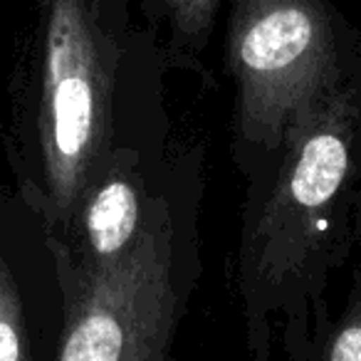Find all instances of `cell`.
Listing matches in <instances>:
<instances>
[{
    "label": "cell",
    "instance_id": "obj_1",
    "mask_svg": "<svg viewBox=\"0 0 361 361\" xmlns=\"http://www.w3.org/2000/svg\"><path fill=\"white\" fill-rule=\"evenodd\" d=\"M361 186V90L344 85L287 131L270 183L247 213L238 292L252 361H270L272 317L295 314L319 282L329 235Z\"/></svg>",
    "mask_w": 361,
    "mask_h": 361
},
{
    "label": "cell",
    "instance_id": "obj_2",
    "mask_svg": "<svg viewBox=\"0 0 361 361\" xmlns=\"http://www.w3.org/2000/svg\"><path fill=\"white\" fill-rule=\"evenodd\" d=\"M35 126L42 216L70 238L111 154V55L85 0L50 3Z\"/></svg>",
    "mask_w": 361,
    "mask_h": 361
},
{
    "label": "cell",
    "instance_id": "obj_3",
    "mask_svg": "<svg viewBox=\"0 0 361 361\" xmlns=\"http://www.w3.org/2000/svg\"><path fill=\"white\" fill-rule=\"evenodd\" d=\"M228 57L238 85V146L260 156H275L292 124L346 85L322 0H235Z\"/></svg>",
    "mask_w": 361,
    "mask_h": 361
},
{
    "label": "cell",
    "instance_id": "obj_4",
    "mask_svg": "<svg viewBox=\"0 0 361 361\" xmlns=\"http://www.w3.org/2000/svg\"><path fill=\"white\" fill-rule=\"evenodd\" d=\"M176 314L173 223L164 203L149 201L124 255L72 267L57 361H166Z\"/></svg>",
    "mask_w": 361,
    "mask_h": 361
},
{
    "label": "cell",
    "instance_id": "obj_5",
    "mask_svg": "<svg viewBox=\"0 0 361 361\" xmlns=\"http://www.w3.org/2000/svg\"><path fill=\"white\" fill-rule=\"evenodd\" d=\"M146 213L149 201L134 161L126 151L111 149L72 226V233L77 228L82 238L80 265H104L124 255L139 238Z\"/></svg>",
    "mask_w": 361,
    "mask_h": 361
},
{
    "label": "cell",
    "instance_id": "obj_6",
    "mask_svg": "<svg viewBox=\"0 0 361 361\" xmlns=\"http://www.w3.org/2000/svg\"><path fill=\"white\" fill-rule=\"evenodd\" d=\"M0 361H27L23 305L8 267L0 262Z\"/></svg>",
    "mask_w": 361,
    "mask_h": 361
},
{
    "label": "cell",
    "instance_id": "obj_7",
    "mask_svg": "<svg viewBox=\"0 0 361 361\" xmlns=\"http://www.w3.org/2000/svg\"><path fill=\"white\" fill-rule=\"evenodd\" d=\"M319 361H361V287L351 292L349 310L329 334Z\"/></svg>",
    "mask_w": 361,
    "mask_h": 361
},
{
    "label": "cell",
    "instance_id": "obj_8",
    "mask_svg": "<svg viewBox=\"0 0 361 361\" xmlns=\"http://www.w3.org/2000/svg\"><path fill=\"white\" fill-rule=\"evenodd\" d=\"M173 27L186 40H203L216 13L218 0H164Z\"/></svg>",
    "mask_w": 361,
    "mask_h": 361
}]
</instances>
